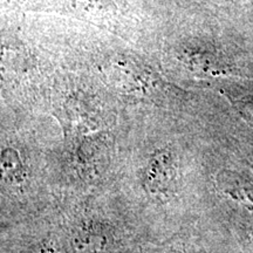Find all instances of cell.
<instances>
[{
    "label": "cell",
    "instance_id": "cell-2",
    "mask_svg": "<svg viewBox=\"0 0 253 253\" xmlns=\"http://www.w3.org/2000/svg\"><path fill=\"white\" fill-rule=\"evenodd\" d=\"M109 245L108 232L102 225L94 223L79 229L73 239L75 253H106Z\"/></svg>",
    "mask_w": 253,
    "mask_h": 253
},
{
    "label": "cell",
    "instance_id": "cell-4",
    "mask_svg": "<svg viewBox=\"0 0 253 253\" xmlns=\"http://www.w3.org/2000/svg\"><path fill=\"white\" fill-rule=\"evenodd\" d=\"M171 253H177V252H171Z\"/></svg>",
    "mask_w": 253,
    "mask_h": 253
},
{
    "label": "cell",
    "instance_id": "cell-1",
    "mask_svg": "<svg viewBox=\"0 0 253 253\" xmlns=\"http://www.w3.org/2000/svg\"><path fill=\"white\" fill-rule=\"evenodd\" d=\"M176 168L168 151L154 155L144 171V184L153 194H164L175 181Z\"/></svg>",
    "mask_w": 253,
    "mask_h": 253
},
{
    "label": "cell",
    "instance_id": "cell-3",
    "mask_svg": "<svg viewBox=\"0 0 253 253\" xmlns=\"http://www.w3.org/2000/svg\"><path fill=\"white\" fill-rule=\"evenodd\" d=\"M2 175L7 181L15 183L23 177V163L14 149H5L1 154Z\"/></svg>",
    "mask_w": 253,
    "mask_h": 253
}]
</instances>
